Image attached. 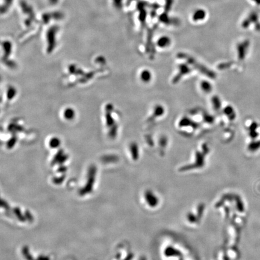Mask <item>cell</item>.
<instances>
[{
  "label": "cell",
  "instance_id": "2",
  "mask_svg": "<svg viewBox=\"0 0 260 260\" xmlns=\"http://www.w3.org/2000/svg\"><path fill=\"white\" fill-rule=\"evenodd\" d=\"M146 198L148 204L152 206H155L158 204V200L156 197L151 192H148L146 194Z\"/></svg>",
  "mask_w": 260,
  "mask_h": 260
},
{
  "label": "cell",
  "instance_id": "4",
  "mask_svg": "<svg viewBox=\"0 0 260 260\" xmlns=\"http://www.w3.org/2000/svg\"><path fill=\"white\" fill-rule=\"evenodd\" d=\"M76 113L74 110L71 108H67L65 110L64 112V116L66 119L71 120L73 119L75 117Z\"/></svg>",
  "mask_w": 260,
  "mask_h": 260
},
{
  "label": "cell",
  "instance_id": "5",
  "mask_svg": "<svg viewBox=\"0 0 260 260\" xmlns=\"http://www.w3.org/2000/svg\"><path fill=\"white\" fill-rule=\"evenodd\" d=\"M141 76H142V79L144 81H148L149 80H151V74L148 71H143L141 74Z\"/></svg>",
  "mask_w": 260,
  "mask_h": 260
},
{
  "label": "cell",
  "instance_id": "7",
  "mask_svg": "<svg viewBox=\"0 0 260 260\" xmlns=\"http://www.w3.org/2000/svg\"><path fill=\"white\" fill-rule=\"evenodd\" d=\"M202 89L205 91V92H210L211 89V87L210 86V84L208 83H207L205 81H204V83H202Z\"/></svg>",
  "mask_w": 260,
  "mask_h": 260
},
{
  "label": "cell",
  "instance_id": "6",
  "mask_svg": "<svg viewBox=\"0 0 260 260\" xmlns=\"http://www.w3.org/2000/svg\"><path fill=\"white\" fill-rule=\"evenodd\" d=\"M50 144V146L52 148H57V147H59V145L60 144V140L58 138L53 137L52 139H51Z\"/></svg>",
  "mask_w": 260,
  "mask_h": 260
},
{
  "label": "cell",
  "instance_id": "8",
  "mask_svg": "<svg viewBox=\"0 0 260 260\" xmlns=\"http://www.w3.org/2000/svg\"><path fill=\"white\" fill-rule=\"evenodd\" d=\"M253 1H255V2H256L260 3V0H253Z\"/></svg>",
  "mask_w": 260,
  "mask_h": 260
},
{
  "label": "cell",
  "instance_id": "3",
  "mask_svg": "<svg viewBox=\"0 0 260 260\" xmlns=\"http://www.w3.org/2000/svg\"><path fill=\"white\" fill-rule=\"evenodd\" d=\"M170 44V39L166 36H163L158 40L157 45L161 48H165Z\"/></svg>",
  "mask_w": 260,
  "mask_h": 260
},
{
  "label": "cell",
  "instance_id": "1",
  "mask_svg": "<svg viewBox=\"0 0 260 260\" xmlns=\"http://www.w3.org/2000/svg\"><path fill=\"white\" fill-rule=\"evenodd\" d=\"M206 17V13L203 9H196L192 15V19L194 21H200Z\"/></svg>",
  "mask_w": 260,
  "mask_h": 260
}]
</instances>
